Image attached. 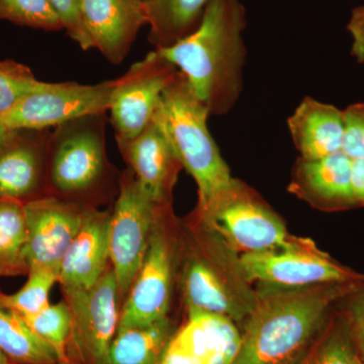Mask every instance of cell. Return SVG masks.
Wrapping results in <instances>:
<instances>
[{
    "label": "cell",
    "instance_id": "obj_1",
    "mask_svg": "<svg viewBox=\"0 0 364 364\" xmlns=\"http://www.w3.org/2000/svg\"><path fill=\"white\" fill-rule=\"evenodd\" d=\"M246 9L241 0H210L195 32L157 50L186 76L210 116L233 109L243 87Z\"/></svg>",
    "mask_w": 364,
    "mask_h": 364
},
{
    "label": "cell",
    "instance_id": "obj_2",
    "mask_svg": "<svg viewBox=\"0 0 364 364\" xmlns=\"http://www.w3.org/2000/svg\"><path fill=\"white\" fill-rule=\"evenodd\" d=\"M359 284L264 289L244 320L233 364H294L322 332L330 306Z\"/></svg>",
    "mask_w": 364,
    "mask_h": 364
},
{
    "label": "cell",
    "instance_id": "obj_3",
    "mask_svg": "<svg viewBox=\"0 0 364 364\" xmlns=\"http://www.w3.org/2000/svg\"><path fill=\"white\" fill-rule=\"evenodd\" d=\"M210 116L178 70L153 119L166 133L182 167L196 182L198 213L207 210L235 181L208 131Z\"/></svg>",
    "mask_w": 364,
    "mask_h": 364
},
{
    "label": "cell",
    "instance_id": "obj_4",
    "mask_svg": "<svg viewBox=\"0 0 364 364\" xmlns=\"http://www.w3.org/2000/svg\"><path fill=\"white\" fill-rule=\"evenodd\" d=\"M107 112L79 117L55 127L48 145L47 176L63 196H78L97 188L107 170Z\"/></svg>",
    "mask_w": 364,
    "mask_h": 364
},
{
    "label": "cell",
    "instance_id": "obj_5",
    "mask_svg": "<svg viewBox=\"0 0 364 364\" xmlns=\"http://www.w3.org/2000/svg\"><path fill=\"white\" fill-rule=\"evenodd\" d=\"M198 215L227 248L242 255L287 247L294 238L259 196L236 178Z\"/></svg>",
    "mask_w": 364,
    "mask_h": 364
},
{
    "label": "cell",
    "instance_id": "obj_6",
    "mask_svg": "<svg viewBox=\"0 0 364 364\" xmlns=\"http://www.w3.org/2000/svg\"><path fill=\"white\" fill-rule=\"evenodd\" d=\"M237 265L246 282H258L264 289H305L364 280L335 262L314 242L296 237L287 247L243 254Z\"/></svg>",
    "mask_w": 364,
    "mask_h": 364
},
{
    "label": "cell",
    "instance_id": "obj_7",
    "mask_svg": "<svg viewBox=\"0 0 364 364\" xmlns=\"http://www.w3.org/2000/svg\"><path fill=\"white\" fill-rule=\"evenodd\" d=\"M117 79L97 85L41 81L13 109L0 117L6 130H48L67 122L107 112Z\"/></svg>",
    "mask_w": 364,
    "mask_h": 364
},
{
    "label": "cell",
    "instance_id": "obj_8",
    "mask_svg": "<svg viewBox=\"0 0 364 364\" xmlns=\"http://www.w3.org/2000/svg\"><path fill=\"white\" fill-rule=\"evenodd\" d=\"M162 205L141 188L133 172L123 177L109 223V257L119 296L130 291L142 267Z\"/></svg>",
    "mask_w": 364,
    "mask_h": 364
},
{
    "label": "cell",
    "instance_id": "obj_9",
    "mask_svg": "<svg viewBox=\"0 0 364 364\" xmlns=\"http://www.w3.org/2000/svg\"><path fill=\"white\" fill-rule=\"evenodd\" d=\"M177 72L171 62L154 50L117 79L109 109L117 141L134 138L152 123Z\"/></svg>",
    "mask_w": 364,
    "mask_h": 364
},
{
    "label": "cell",
    "instance_id": "obj_10",
    "mask_svg": "<svg viewBox=\"0 0 364 364\" xmlns=\"http://www.w3.org/2000/svg\"><path fill=\"white\" fill-rule=\"evenodd\" d=\"M119 296L112 267L90 289L65 294L72 317L70 338L87 364L109 363V347L121 316Z\"/></svg>",
    "mask_w": 364,
    "mask_h": 364
},
{
    "label": "cell",
    "instance_id": "obj_11",
    "mask_svg": "<svg viewBox=\"0 0 364 364\" xmlns=\"http://www.w3.org/2000/svg\"><path fill=\"white\" fill-rule=\"evenodd\" d=\"M28 267L59 274L64 256L77 235L85 208L71 200L44 196L25 203Z\"/></svg>",
    "mask_w": 364,
    "mask_h": 364
},
{
    "label": "cell",
    "instance_id": "obj_12",
    "mask_svg": "<svg viewBox=\"0 0 364 364\" xmlns=\"http://www.w3.org/2000/svg\"><path fill=\"white\" fill-rule=\"evenodd\" d=\"M240 344L233 320L188 309V322L174 333L162 364H233Z\"/></svg>",
    "mask_w": 364,
    "mask_h": 364
},
{
    "label": "cell",
    "instance_id": "obj_13",
    "mask_svg": "<svg viewBox=\"0 0 364 364\" xmlns=\"http://www.w3.org/2000/svg\"><path fill=\"white\" fill-rule=\"evenodd\" d=\"M171 287L168 242L161 230L154 228L145 259L119 316V326H146L167 318Z\"/></svg>",
    "mask_w": 364,
    "mask_h": 364
},
{
    "label": "cell",
    "instance_id": "obj_14",
    "mask_svg": "<svg viewBox=\"0 0 364 364\" xmlns=\"http://www.w3.org/2000/svg\"><path fill=\"white\" fill-rule=\"evenodd\" d=\"M80 11L93 49L112 65L123 63L148 25L145 0H81Z\"/></svg>",
    "mask_w": 364,
    "mask_h": 364
},
{
    "label": "cell",
    "instance_id": "obj_15",
    "mask_svg": "<svg viewBox=\"0 0 364 364\" xmlns=\"http://www.w3.org/2000/svg\"><path fill=\"white\" fill-rule=\"evenodd\" d=\"M52 129L13 130L0 147V200L41 198Z\"/></svg>",
    "mask_w": 364,
    "mask_h": 364
},
{
    "label": "cell",
    "instance_id": "obj_16",
    "mask_svg": "<svg viewBox=\"0 0 364 364\" xmlns=\"http://www.w3.org/2000/svg\"><path fill=\"white\" fill-rule=\"evenodd\" d=\"M117 143L141 188L164 205L182 165L160 124L153 119L139 135Z\"/></svg>",
    "mask_w": 364,
    "mask_h": 364
},
{
    "label": "cell",
    "instance_id": "obj_17",
    "mask_svg": "<svg viewBox=\"0 0 364 364\" xmlns=\"http://www.w3.org/2000/svg\"><path fill=\"white\" fill-rule=\"evenodd\" d=\"M111 215L85 208L82 225L68 248L58 274L64 294L86 291L107 270Z\"/></svg>",
    "mask_w": 364,
    "mask_h": 364
},
{
    "label": "cell",
    "instance_id": "obj_18",
    "mask_svg": "<svg viewBox=\"0 0 364 364\" xmlns=\"http://www.w3.org/2000/svg\"><path fill=\"white\" fill-rule=\"evenodd\" d=\"M291 189L326 210L355 207L352 191V159L342 151L320 159L301 158Z\"/></svg>",
    "mask_w": 364,
    "mask_h": 364
},
{
    "label": "cell",
    "instance_id": "obj_19",
    "mask_svg": "<svg viewBox=\"0 0 364 364\" xmlns=\"http://www.w3.org/2000/svg\"><path fill=\"white\" fill-rule=\"evenodd\" d=\"M289 133L301 159L316 160L342 151L343 111L306 97L287 119Z\"/></svg>",
    "mask_w": 364,
    "mask_h": 364
},
{
    "label": "cell",
    "instance_id": "obj_20",
    "mask_svg": "<svg viewBox=\"0 0 364 364\" xmlns=\"http://www.w3.org/2000/svg\"><path fill=\"white\" fill-rule=\"evenodd\" d=\"M182 287L188 309L224 316L234 322L245 320L256 303L242 299L212 265L200 259L189 261Z\"/></svg>",
    "mask_w": 364,
    "mask_h": 364
},
{
    "label": "cell",
    "instance_id": "obj_21",
    "mask_svg": "<svg viewBox=\"0 0 364 364\" xmlns=\"http://www.w3.org/2000/svg\"><path fill=\"white\" fill-rule=\"evenodd\" d=\"M210 0H146L148 40L166 49L195 32Z\"/></svg>",
    "mask_w": 364,
    "mask_h": 364
},
{
    "label": "cell",
    "instance_id": "obj_22",
    "mask_svg": "<svg viewBox=\"0 0 364 364\" xmlns=\"http://www.w3.org/2000/svg\"><path fill=\"white\" fill-rule=\"evenodd\" d=\"M168 317L146 326H119L107 364H162L173 336Z\"/></svg>",
    "mask_w": 364,
    "mask_h": 364
},
{
    "label": "cell",
    "instance_id": "obj_23",
    "mask_svg": "<svg viewBox=\"0 0 364 364\" xmlns=\"http://www.w3.org/2000/svg\"><path fill=\"white\" fill-rule=\"evenodd\" d=\"M0 350L14 364H58V355L20 313L0 303Z\"/></svg>",
    "mask_w": 364,
    "mask_h": 364
},
{
    "label": "cell",
    "instance_id": "obj_24",
    "mask_svg": "<svg viewBox=\"0 0 364 364\" xmlns=\"http://www.w3.org/2000/svg\"><path fill=\"white\" fill-rule=\"evenodd\" d=\"M25 203L0 200V277L28 274Z\"/></svg>",
    "mask_w": 364,
    "mask_h": 364
},
{
    "label": "cell",
    "instance_id": "obj_25",
    "mask_svg": "<svg viewBox=\"0 0 364 364\" xmlns=\"http://www.w3.org/2000/svg\"><path fill=\"white\" fill-rule=\"evenodd\" d=\"M294 364H364L348 321L335 323Z\"/></svg>",
    "mask_w": 364,
    "mask_h": 364
},
{
    "label": "cell",
    "instance_id": "obj_26",
    "mask_svg": "<svg viewBox=\"0 0 364 364\" xmlns=\"http://www.w3.org/2000/svg\"><path fill=\"white\" fill-rule=\"evenodd\" d=\"M33 331L54 349L60 364H67V345L71 337L72 317L66 301L46 306L30 317H23Z\"/></svg>",
    "mask_w": 364,
    "mask_h": 364
},
{
    "label": "cell",
    "instance_id": "obj_27",
    "mask_svg": "<svg viewBox=\"0 0 364 364\" xmlns=\"http://www.w3.org/2000/svg\"><path fill=\"white\" fill-rule=\"evenodd\" d=\"M55 282H58L56 272L47 268L31 267L25 286L13 294L0 291V303L20 313L23 317L36 315L50 305V291Z\"/></svg>",
    "mask_w": 364,
    "mask_h": 364
},
{
    "label": "cell",
    "instance_id": "obj_28",
    "mask_svg": "<svg viewBox=\"0 0 364 364\" xmlns=\"http://www.w3.org/2000/svg\"><path fill=\"white\" fill-rule=\"evenodd\" d=\"M0 21L45 32L63 30L49 0H0Z\"/></svg>",
    "mask_w": 364,
    "mask_h": 364
},
{
    "label": "cell",
    "instance_id": "obj_29",
    "mask_svg": "<svg viewBox=\"0 0 364 364\" xmlns=\"http://www.w3.org/2000/svg\"><path fill=\"white\" fill-rule=\"evenodd\" d=\"M40 83L28 66L14 60H0V117Z\"/></svg>",
    "mask_w": 364,
    "mask_h": 364
},
{
    "label": "cell",
    "instance_id": "obj_30",
    "mask_svg": "<svg viewBox=\"0 0 364 364\" xmlns=\"http://www.w3.org/2000/svg\"><path fill=\"white\" fill-rule=\"evenodd\" d=\"M49 2L58 14L63 30L69 38L83 51L93 49L92 43L86 33L81 18V0H49Z\"/></svg>",
    "mask_w": 364,
    "mask_h": 364
},
{
    "label": "cell",
    "instance_id": "obj_31",
    "mask_svg": "<svg viewBox=\"0 0 364 364\" xmlns=\"http://www.w3.org/2000/svg\"><path fill=\"white\" fill-rule=\"evenodd\" d=\"M344 138L342 152L350 159H364V102L347 107L343 111Z\"/></svg>",
    "mask_w": 364,
    "mask_h": 364
},
{
    "label": "cell",
    "instance_id": "obj_32",
    "mask_svg": "<svg viewBox=\"0 0 364 364\" xmlns=\"http://www.w3.org/2000/svg\"><path fill=\"white\" fill-rule=\"evenodd\" d=\"M347 30L352 38L351 54L358 63L364 64V6L351 11Z\"/></svg>",
    "mask_w": 364,
    "mask_h": 364
},
{
    "label": "cell",
    "instance_id": "obj_33",
    "mask_svg": "<svg viewBox=\"0 0 364 364\" xmlns=\"http://www.w3.org/2000/svg\"><path fill=\"white\" fill-rule=\"evenodd\" d=\"M347 321L356 346L364 359V291L352 301Z\"/></svg>",
    "mask_w": 364,
    "mask_h": 364
},
{
    "label": "cell",
    "instance_id": "obj_34",
    "mask_svg": "<svg viewBox=\"0 0 364 364\" xmlns=\"http://www.w3.org/2000/svg\"><path fill=\"white\" fill-rule=\"evenodd\" d=\"M352 191L355 205L364 207V159L352 160Z\"/></svg>",
    "mask_w": 364,
    "mask_h": 364
},
{
    "label": "cell",
    "instance_id": "obj_35",
    "mask_svg": "<svg viewBox=\"0 0 364 364\" xmlns=\"http://www.w3.org/2000/svg\"><path fill=\"white\" fill-rule=\"evenodd\" d=\"M9 133H11V130H6V129L0 124V147H1L2 144L6 142V139L9 138Z\"/></svg>",
    "mask_w": 364,
    "mask_h": 364
},
{
    "label": "cell",
    "instance_id": "obj_36",
    "mask_svg": "<svg viewBox=\"0 0 364 364\" xmlns=\"http://www.w3.org/2000/svg\"><path fill=\"white\" fill-rule=\"evenodd\" d=\"M0 364H14L1 350H0Z\"/></svg>",
    "mask_w": 364,
    "mask_h": 364
},
{
    "label": "cell",
    "instance_id": "obj_37",
    "mask_svg": "<svg viewBox=\"0 0 364 364\" xmlns=\"http://www.w3.org/2000/svg\"><path fill=\"white\" fill-rule=\"evenodd\" d=\"M145 1H146V0H145Z\"/></svg>",
    "mask_w": 364,
    "mask_h": 364
}]
</instances>
